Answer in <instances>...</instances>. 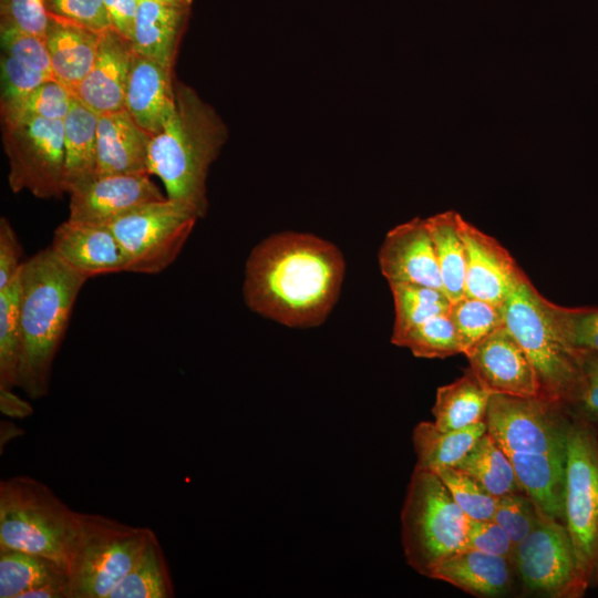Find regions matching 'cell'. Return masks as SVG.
Returning <instances> with one entry per match:
<instances>
[{
	"label": "cell",
	"mask_w": 598,
	"mask_h": 598,
	"mask_svg": "<svg viewBox=\"0 0 598 598\" xmlns=\"http://www.w3.org/2000/svg\"><path fill=\"white\" fill-rule=\"evenodd\" d=\"M2 142L13 193L28 190L49 199L65 194L63 120H2Z\"/></svg>",
	"instance_id": "30bf717a"
},
{
	"label": "cell",
	"mask_w": 598,
	"mask_h": 598,
	"mask_svg": "<svg viewBox=\"0 0 598 598\" xmlns=\"http://www.w3.org/2000/svg\"><path fill=\"white\" fill-rule=\"evenodd\" d=\"M50 247L87 279L127 271L123 249L107 226L66 219L55 228Z\"/></svg>",
	"instance_id": "ac0fdd59"
},
{
	"label": "cell",
	"mask_w": 598,
	"mask_h": 598,
	"mask_svg": "<svg viewBox=\"0 0 598 598\" xmlns=\"http://www.w3.org/2000/svg\"><path fill=\"white\" fill-rule=\"evenodd\" d=\"M564 523L587 588L598 586V424L573 416L566 443Z\"/></svg>",
	"instance_id": "ba28073f"
},
{
	"label": "cell",
	"mask_w": 598,
	"mask_h": 598,
	"mask_svg": "<svg viewBox=\"0 0 598 598\" xmlns=\"http://www.w3.org/2000/svg\"><path fill=\"white\" fill-rule=\"evenodd\" d=\"M154 533L101 514L80 513L66 565L70 598H109Z\"/></svg>",
	"instance_id": "52a82bcc"
},
{
	"label": "cell",
	"mask_w": 598,
	"mask_h": 598,
	"mask_svg": "<svg viewBox=\"0 0 598 598\" xmlns=\"http://www.w3.org/2000/svg\"><path fill=\"white\" fill-rule=\"evenodd\" d=\"M23 430H21L17 424L9 422V421H1L0 426V446L1 451L3 450V445H6L11 440L23 435Z\"/></svg>",
	"instance_id": "681fc988"
},
{
	"label": "cell",
	"mask_w": 598,
	"mask_h": 598,
	"mask_svg": "<svg viewBox=\"0 0 598 598\" xmlns=\"http://www.w3.org/2000/svg\"><path fill=\"white\" fill-rule=\"evenodd\" d=\"M448 316L454 324L462 354L504 326L502 307L467 296L451 305Z\"/></svg>",
	"instance_id": "836d02e7"
},
{
	"label": "cell",
	"mask_w": 598,
	"mask_h": 598,
	"mask_svg": "<svg viewBox=\"0 0 598 598\" xmlns=\"http://www.w3.org/2000/svg\"><path fill=\"white\" fill-rule=\"evenodd\" d=\"M465 357L470 369L491 394L539 395L534 367L505 326L477 343Z\"/></svg>",
	"instance_id": "5bb4252c"
},
{
	"label": "cell",
	"mask_w": 598,
	"mask_h": 598,
	"mask_svg": "<svg viewBox=\"0 0 598 598\" xmlns=\"http://www.w3.org/2000/svg\"><path fill=\"white\" fill-rule=\"evenodd\" d=\"M344 260L330 241L303 233L272 235L255 246L243 293L258 315L288 327L321 323L343 282Z\"/></svg>",
	"instance_id": "6da1fadb"
},
{
	"label": "cell",
	"mask_w": 598,
	"mask_h": 598,
	"mask_svg": "<svg viewBox=\"0 0 598 598\" xmlns=\"http://www.w3.org/2000/svg\"><path fill=\"white\" fill-rule=\"evenodd\" d=\"M175 94L174 114L152 137L148 172L162 181L167 198L192 206L202 218L208 209L209 166L227 140V127L193 87L175 80Z\"/></svg>",
	"instance_id": "3957f363"
},
{
	"label": "cell",
	"mask_w": 598,
	"mask_h": 598,
	"mask_svg": "<svg viewBox=\"0 0 598 598\" xmlns=\"http://www.w3.org/2000/svg\"><path fill=\"white\" fill-rule=\"evenodd\" d=\"M96 136V176L150 174L153 136L125 109L99 115Z\"/></svg>",
	"instance_id": "ffe728a7"
},
{
	"label": "cell",
	"mask_w": 598,
	"mask_h": 598,
	"mask_svg": "<svg viewBox=\"0 0 598 598\" xmlns=\"http://www.w3.org/2000/svg\"><path fill=\"white\" fill-rule=\"evenodd\" d=\"M507 454L522 488L538 509L564 522L566 452Z\"/></svg>",
	"instance_id": "cb8c5ba5"
},
{
	"label": "cell",
	"mask_w": 598,
	"mask_h": 598,
	"mask_svg": "<svg viewBox=\"0 0 598 598\" xmlns=\"http://www.w3.org/2000/svg\"><path fill=\"white\" fill-rule=\"evenodd\" d=\"M140 0H104L111 28L132 41Z\"/></svg>",
	"instance_id": "7dc6e473"
},
{
	"label": "cell",
	"mask_w": 598,
	"mask_h": 598,
	"mask_svg": "<svg viewBox=\"0 0 598 598\" xmlns=\"http://www.w3.org/2000/svg\"><path fill=\"white\" fill-rule=\"evenodd\" d=\"M134 56L132 42L107 29L93 66L71 93L97 115L123 110Z\"/></svg>",
	"instance_id": "e0dca14e"
},
{
	"label": "cell",
	"mask_w": 598,
	"mask_h": 598,
	"mask_svg": "<svg viewBox=\"0 0 598 598\" xmlns=\"http://www.w3.org/2000/svg\"><path fill=\"white\" fill-rule=\"evenodd\" d=\"M86 281V277L66 265L50 246L23 261L20 271L22 355L18 386L33 400L49 392L54 358Z\"/></svg>",
	"instance_id": "7a4b0ae2"
},
{
	"label": "cell",
	"mask_w": 598,
	"mask_h": 598,
	"mask_svg": "<svg viewBox=\"0 0 598 598\" xmlns=\"http://www.w3.org/2000/svg\"><path fill=\"white\" fill-rule=\"evenodd\" d=\"M454 467L473 477L495 497L524 492L508 454L487 431Z\"/></svg>",
	"instance_id": "f546056e"
},
{
	"label": "cell",
	"mask_w": 598,
	"mask_h": 598,
	"mask_svg": "<svg viewBox=\"0 0 598 598\" xmlns=\"http://www.w3.org/2000/svg\"><path fill=\"white\" fill-rule=\"evenodd\" d=\"M378 259L389 283H419L444 292L427 219L413 218L392 228Z\"/></svg>",
	"instance_id": "2e32d148"
},
{
	"label": "cell",
	"mask_w": 598,
	"mask_h": 598,
	"mask_svg": "<svg viewBox=\"0 0 598 598\" xmlns=\"http://www.w3.org/2000/svg\"><path fill=\"white\" fill-rule=\"evenodd\" d=\"M18 235L6 217L0 218V289L8 286L20 272L23 261Z\"/></svg>",
	"instance_id": "bcb514c9"
},
{
	"label": "cell",
	"mask_w": 598,
	"mask_h": 598,
	"mask_svg": "<svg viewBox=\"0 0 598 598\" xmlns=\"http://www.w3.org/2000/svg\"><path fill=\"white\" fill-rule=\"evenodd\" d=\"M190 7L140 0L132 45L135 53L174 69Z\"/></svg>",
	"instance_id": "44dd1931"
},
{
	"label": "cell",
	"mask_w": 598,
	"mask_h": 598,
	"mask_svg": "<svg viewBox=\"0 0 598 598\" xmlns=\"http://www.w3.org/2000/svg\"><path fill=\"white\" fill-rule=\"evenodd\" d=\"M515 547L506 532L494 519H470L465 549L504 557L513 563Z\"/></svg>",
	"instance_id": "ee69618b"
},
{
	"label": "cell",
	"mask_w": 598,
	"mask_h": 598,
	"mask_svg": "<svg viewBox=\"0 0 598 598\" xmlns=\"http://www.w3.org/2000/svg\"><path fill=\"white\" fill-rule=\"evenodd\" d=\"M103 32L48 17L45 43L54 78L72 91L90 72Z\"/></svg>",
	"instance_id": "603a6c76"
},
{
	"label": "cell",
	"mask_w": 598,
	"mask_h": 598,
	"mask_svg": "<svg viewBox=\"0 0 598 598\" xmlns=\"http://www.w3.org/2000/svg\"><path fill=\"white\" fill-rule=\"evenodd\" d=\"M462 512L473 520L493 519L498 497L463 471L451 466L435 472Z\"/></svg>",
	"instance_id": "74e56055"
},
{
	"label": "cell",
	"mask_w": 598,
	"mask_h": 598,
	"mask_svg": "<svg viewBox=\"0 0 598 598\" xmlns=\"http://www.w3.org/2000/svg\"><path fill=\"white\" fill-rule=\"evenodd\" d=\"M69 195L68 219L103 226L142 205L166 198L150 174L95 176Z\"/></svg>",
	"instance_id": "4fadbf2b"
},
{
	"label": "cell",
	"mask_w": 598,
	"mask_h": 598,
	"mask_svg": "<svg viewBox=\"0 0 598 598\" xmlns=\"http://www.w3.org/2000/svg\"><path fill=\"white\" fill-rule=\"evenodd\" d=\"M0 35L3 53L54 78L44 38L7 24H0Z\"/></svg>",
	"instance_id": "ab89813d"
},
{
	"label": "cell",
	"mask_w": 598,
	"mask_h": 598,
	"mask_svg": "<svg viewBox=\"0 0 598 598\" xmlns=\"http://www.w3.org/2000/svg\"><path fill=\"white\" fill-rule=\"evenodd\" d=\"M174 596L169 566L154 533L109 598H172Z\"/></svg>",
	"instance_id": "4dcf8cb0"
},
{
	"label": "cell",
	"mask_w": 598,
	"mask_h": 598,
	"mask_svg": "<svg viewBox=\"0 0 598 598\" xmlns=\"http://www.w3.org/2000/svg\"><path fill=\"white\" fill-rule=\"evenodd\" d=\"M489 396L468 368L462 377L437 389L432 408L435 425L451 431L484 421Z\"/></svg>",
	"instance_id": "4316f807"
},
{
	"label": "cell",
	"mask_w": 598,
	"mask_h": 598,
	"mask_svg": "<svg viewBox=\"0 0 598 598\" xmlns=\"http://www.w3.org/2000/svg\"><path fill=\"white\" fill-rule=\"evenodd\" d=\"M0 24L44 38L48 14L43 0H0Z\"/></svg>",
	"instance_id": "7bdbcfd3"
},
{
	"label": "cell",
	"mask_w": 598,
	"mask_h": 598,
	"mask_svg": "<svg viewBox=\"0 0 598 598\" xmlns=\"http://www.w3.org/2000/svg\"><path fill=\"white\" fill-rule=\"evenodd\" d=\"M199 214L165 198L142 205L107 225L127 261V272L155 275L169 267L188 239Z\"/></svg>",
	"instance_id": "9c48e42d"
},
{
	"label": "cell",
	"mask_w": 598,
	"mask_h": 598,
	"mask_svg": "<svg viewBox=\"0 0 598 598\" xmlns=\"http://www.w3.org/2000/svg\"><path fill=\"white\" fill-rule=\"evenodd\" d=\"M151 1H157L162 3H168L174 6H181V7H192L193 0H151Z\"/></svg>",
	"instance_id": "f907efd6"
},
{
	"label": "cell",
	"mask_w": 598,
	"mask_h": 598,
	"mask_svg": "<svg viewBox=\"0 0 598 598\" xmlns=\"http://www.w3.org/2000/svg\"><path fill=\"white\" fill-rule=\"evenodd\" d=\"M97 121L99 115L72 94L63 118L66 194L96 176Z\"/></svg>",
	"instance_id": "d4e9b609"
},
{
	"label": "cell",
	"mask_w": 598,
	"mask_h": 598,
	"mask_svg": "<svg viewBox=\"0 0 598 598\" xmlns=\"http://www.w3.org/2000/svg\"><path fill=\"white\" fill-rule=\"evenodd\" d=\"M514 564L499 556L463 549L442 561L431 578L475 597H499L511 591Z\"/></svg>",
	"instance_id": "7402d4cb"
},
{
	"label": "cell",
	"mask_w": 598,
	"mask_h": 598,
	"mask_svg": "<svg viewBox=\"0 0 598 598\" xmlns=\"http://www.w3.org/2000/svg\"><path fill=\"white\" fill-rule=\"evenodd\" d=\"M71 91L56 79H50L33 89L22 99L1 104V120L14 117H40L63 120L71 105Z\"/></svg>",
	"instance_id": "d590c367"
},
{
	"label": "cell",
	"mask_w": 598,
	"mask_h": 598,
	"mask_svg": "<svg viewBox=\"0 0 598 598\" xmlns=\"http://www.w3.org/2000/svg\"><path fill=\"white\" fill-rule=\"evenodd\" d=\"M504 326L528 355L539 395L568 408L581 383L580 358L559 337L543 297L524 275L502 306Z\"/></svg>",
	"instance_id": "5b68a950"
},
{
	"label": "cell",
	"mask_w": 598,
	"mask_h": 598,
	"mask_svg": "<svg viewBox=\"0 0 598 598\" xmlns=\"http://www.w3.org/2000/svg\"><path fill=\"white\" fill-rule=\"evenodd\" d=\"M468 524L437 474L414 468L401 512L408 565L431 578L442 561L465 549Z\"/></svg>",
	"instance_id": "8992f818"
},
{
	"label": "cell",
	"mask_w": 598,
	"mask_h": 598,
	"mask_svg": "<svg viewBox=\"0 0 598 598\" xmlns=\"http://www.w3.org/2000/svg\"><path fill=\"white\" fill-rule=\"evenodd\" d=\"M54 79L2 52L1 55V104L22 99L44 81Z\"/></svg>",
	"instance_id": "b9f144b4"
},
{
	"label": "cell",
	"mask_w": 598,
	"mask_h": 598,
	"mask_svg": "<svg viewBox=\"0 0 598 598\" xmlns=\"http://www.w3.org/2000/svg\"><path fill=\"white\" fill-rule=\"evenodd\" d=\"M21 355L19 272L8 286L0 289V388L18 386Z\"/></svg>",
	"instance_id": "d6a6232c"
},
{
	"label": "cell",
	"mask_w": 598,
	"mask_h": 598,
	"mask_svg": "<svg viewBox=\"0 0 598 598\" xmlns=\"http://www.w3.org/2000/svg\"><path fill=\"white\" fill-rule=\"evenodd\" d=\"M124 109L152 136L161 133L176 109L173 69L135 53Z\"/></svg>",
	"instance_id": "d6986e66"
},
{
	"label": "cell",
	"mask_w": 598,
	"mask_h": 598,
	"mask_svg": "<svg viewBox=\"0 0 598 598\" xmlns=\"http://www.w3.org/2000/svg\"><path fill=\"white\" fill-rule=\"evenodd\" d=\"M578 355L581 383L574 402L567 409L570 415L598 424V355Z\"/></svg>",
	"instance_id": "f6af8a7d"
},
{
	"label": "cell",
	"mask_w": 598,
	"mask_h": 598,
	"mask_svg": "<svg viewBox=\"0 0 598 598\" xmlns=\"http://www.w3.org/2000/svg\"><path fill=\"white\" fill-rule=\"evenodd\" d=\"M394 302L391 342L396 344L408 332L426 320L448 313L452 302L439 289L411 282L389 283Z\"/></svg>",
	"instance_id": "1f68e13d"
},
{
	"label": "cell",
	"mask_w": 598,
	"mask_h": 598,
	"mask_svg": "<svg viewBox=\"0 0 598 598\" xmlns=\"http://www.w3.org/2000/svg\"><path fill=\"white\" fill-rule=\"evenodd\" d=\"M460 214L453 210L427 219L443 290L453 303L464 296L466 248L458 227Z\"/></svg>",
	"instance_id": "f1b7e54d"
},
{
	"label": "cell",
	"mask_w": 598,
	"mask_h": 598,
	"mask_svg": "<svg viewBox=\"0 0 598 598\" xmlns=\"http://www.w3.org/2000/svg\"><path fill=\"white\" fill-rule=\"evenodd\" d=\"M513 564L530 595L580 598L588 590L565 523L542 512L536 527L516 545Z\"/></svg>",
	"instance_id": "7c38bea8"
},
{
	"label": "cell",
	"mask_w": 598,
	"mask_h": 598,
	"mask_svg": "<svg viewBox=\"0 0 598 598\" xmlns=\"http://www.w3.org/2000/svg\"><path fill=\"white\" fill-rule=\"evenodd\" d=\"M571 415L567 408L540 395L491 394L487 433L507 453H564Z\"/></svg>",
	"instance_id": "8fae6325"
},
{
	"label": "cell",
	"mask_w": 598,
	"mask_h": 598,
	"mask_svg": "<svg viewBox=\"0 0 598 598\" xmlns=\"http://www.w3.org/2000/svg\"><path fill=\"white\" fill-rule=\"evenodd\" d=\"M539 516L533 499L520 492L499 497L493 519L516 546L536 527Z\"/></svg>",
	"instance_id": "f35d334b"
},
{
	"label": "cell",
	"mask_w": 598,
	"mask_h": 598,
	"mask_svg": "<svg viewBox=\"0 0 598 598\" xmlns=\"http://www.w3.org/2000/svg\"><path fill=\"white\" fill-rule=\"evenodd\" d=\"M458 227L466 248L464 296L502 307L525 274L505 247L461 215Z\"/></svg>",
	"instance_id": "9a60e30c"
},
{
	"label": "cell",
	"mask_w": 598,
	"mask_h": 598,
	"mask_svg": "<svg viewBox=\"0 0 598 598\" xmlns=\"http://www.w3.org/2000/svg\"><path fill=\"white\" fill-rule=\"evenodd\" d=\"M0 411L11 419H25L33 414L32 405L10 388H0Z\"/></svg>",
	"instance_id": "c3c4849f"
},
{
	"label": "cell",
	"mask_w": 598,
	"mask_h": 598,
	"mask_svg": "<svg viewBox=\"0 0 598 598\" xmlns=\"http://www.w3.org/2000/svg\"><path fill=\"white\" fill-rule=\"evenodd\" d=\"M545 307L564 343L576 354L598 355V308H568L545 298Z\"/></svg>",
	"instance_id": "e575fe53"
},
{
	"label": "cell",
	"mask_w": 598,
	"mask_h": 598,
	"mask_svg": "<svg viewBox=\"0 0 598 598\" xmlns=\"http://www.w3.org/2000/svg\"><path fill=\"white\" fill-rule=\"evenodd\" d=\"M80 525L73 511L47 484L27 475L0 482V548L52 559L66 569Z\"/></svg>",
	"instance_id": "277c9868"
},
{
	"label": "cell",
	"mask_w": 598,
	"mask_h": 598,
	"mask_svg": "<svg viewBox=\"0 0 598 598\" xmlns=\"http://www.w3.org/2000/svg\"><path fill=\"white\" fill-rule=\"evenodd\" d=\"M486 431L485 420L451 431L441 430L434 422H420L412 435L416 455L414 468L435 473L455 466Z\"/></svg>",
	"instance_id": "484cf974"
},
{
	"label": "cell",
	"mask_w": 598,
	"mask_h": 598,
	"mask_svg": "<svg viewBox=\"0 0 598 598\" xmlns=\"http://www.w3.org/2000/svg\"><path fill=\"white\" fill-rule=\"evenodd\" d=\"M53 584H69L63 566L40 555L0 548V598H25Z\"/></svg>",
	"instance_id": "83f0119b"
},
{
	"label": "cell",
	"mask_w": 598,
	"mask_h": 598,
	"mask_svg": "<svg viewBox=\"0 0 598 598\" xmlns=\"http://www.w3.org/2000/svg\"><path fill=\"white\" fill-rule=\"evenodd\" d=\"M395 346L408 348L415 357L443 359L462 353L448 313L435 316L408 332Z\"/></svg>",
	"instance_id": "8d00e7d4"
},
{
	"label": "cell",
	"mask_w": 598,
	"mask_h": 598,
	"mask_svg": "<svg viewBox=\"0 0 598 598\" xmlns=\"http://www.w3.org/2000/svg\"><path fill=\"white\" fill-rule=\"evenodd\" d=\"M48 17L97 32L111 28L104 0H43Z\"/></svg>",
	"instance_id": "60d3db41"
}]
</instances>
